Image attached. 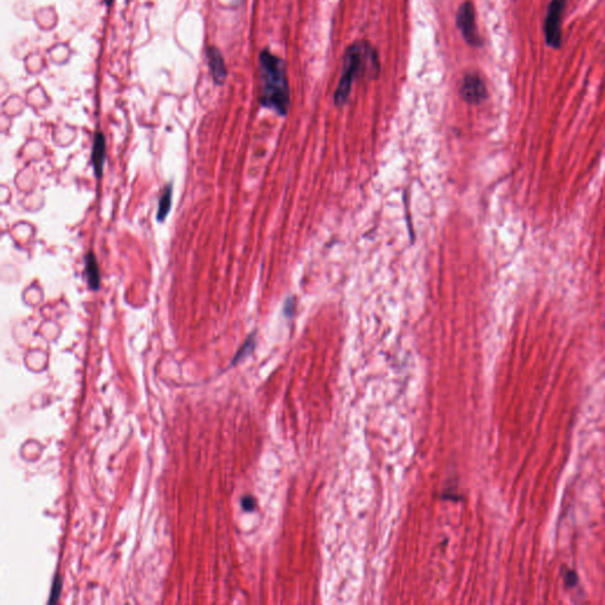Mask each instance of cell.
<instances>
[{
  "label": "cell",
  "instance_id": "obj_14",
  "mask_svg": "<svg viewBox=\"0 0 605 605\" xmlns=\"http://www.w3.org/2000/svg\"><path fill=\"white\" fill-rule=\"evenodd\" d=\"M104 1H105V4L108 5V6L109 5H112V3H113V0H104Z\"/></svg>",
  "mask_w": 605,
  "mask_h": 605
},
{
  "label": "cell",
  "instance_id": "obj_5",
  "mask_svg": "<svg viewBox=\"0 0 605 605\" xmlns=\"http://www.w3.org/2000/svg\"><path fill=\"white\" fill-rule=\"evenodd\" d=\"M460 95L467 103L479 104L487 99V88L478 74H467L463 77Z\"/></svg>",
  "mask_w": 605,
  "mask_h": 605
},
{
  "label": "cell",
  "instance_id": "obj_13",
  "mask_svg": "<svg viewBox=\"0 0 605 605\" xmlns=\"http://www.w3.org/2000/svg\"><path fill=\"white\" fill-rule=\"evenodd\" d=\"M242 510L246 511V512H252V511L255 510V498L251 497V495L242 498Z\"/></svg>",
  "mask_w": 605,
  "mask_h": 605
},
{
  "label": "cell",
  "instance_id": "obj_7",
  "mask_svg": "<svg viewBox=\"0 0 605 605\" xmlns=\"http://www.w3.org/2000/svg\"><path fill=\"white\" fill-rule=\"evenodd\" d=\"M91 160L94 164L96 175L97 177H102L104 162H105V139H104V135L102 133H97L95 135L92 151H91Z\"/></svg>",
  "mask_w": 605,
  "mask_h": 605
},
{
  "label": "cell",
  "instance_id": "obj_8",
  "mask_svg": "<svg viewBox=\"0 0 605 605\" xmlns=\"http://www.w3.org/2000/svg\"><path fill=\"white\" fill-rule=\"evenodd\" d=\"M86 274L88 284L92 290H99L100 287V268L94 253L89 252L86 258Z\"/></svg>",
  "mask_w": 605,
  "mask_h": 605
},
{
  "label": "cell",
  "instance_id": "obj_10",
  "mask_svg": "<svg viewBox=\"0 0 605 605\" xmlns=\"http://www.w3.org/2000/svg\"><path fill=\"white\" fill-rule=\"evenodd\" d=\"M253 348H255V336L252 335V336L247 338L246 342L242 344V348L239 349L237 355L234 356L233 362H232V363H238L240 359H244L245 356H247V355L250 354V352L253 350Z\"/></svg>",
  "mask_w": 605,
  "mask_h": 605
},
{
  "label": "cell",
  "instance_id": "obj_1",
  "mask_svg": "<svg viewBox=\"0 0 605 605\" xmlns=\"http://www.w3.org/2000/svg\"><path fill=\"white\" fill-rule=\"evenodd\" d=\"M259 70L261 79L260 102L279 115H286L290 107V87L284 62L264 50L259 56Z\"/></svg>",
  "mask_w": 605,
  "mask_h": 605
},
{
  "label": "cell",
  "instance_id": "obj_9",
  "mask_svg": "<svg viewBox=\"0 0 605 605\" xmlns=\"http://www.w3.org/2000/svg\"><path fill=\"white\" fill-rule=\"evenodd\" d=\"M172 196H173V186L169 183L168 186L164 188L161 195L160 201H159V207H157V221H162L168 216L170 207H172Z\"/></svg>",
  "mask_w": 605,
  "mask_h": 605
},
{
  "label": "cell",
  "instance_id": "obj_3",
  "mask_svg": "<svg viewBox=\"0 0 605 605\" xmlns=\"http://www.w3.org/2000/svg\"><path fill=\"white\" fill-rule=\"evenodd\" d=\"M567 0H551L544 23L546 44L550 48L562 47V18Z\"/></svg>",
  "mask_w": 605,
  "mask_h": 605
},
{
  "label": "cell",
  "instance_id": "obj_2",
  "mask_svg": "<svg viewBox=\"0 0 605 605\" xmlns=\"http://www.w3.org/2000/svg\"><path fill=\"white\" fill-rule=\"evenodd\" d=\"M380 61L375 49L367 42H356L350 45L344 55V66L337 90L335 92V104L343 105L350 95L351 86L356 78L376 77L380 74Z\"/></svg>",
  "mask_w": 605,
  "mask_h": 605
},
{
  "label": "cell",
  "instance_id": "obj_12",
  "mask_svg": "<svg viewBox=\"0 0 605 605\" xmlns=\"http://www.w3.org/2000/svg\"><path fill=\"white\" fill-rule=\"evenodd\" d=\"M61 591H62L61 576L56 575V577H55V580H53V583H52L51 595H50V600H49V604H53V603H57V602H58V600H60V595H61Z\"/></svg>",
  "mask_w": 605,
  "mask_h": 605
},
{
  "label": "cell",
  "instance_id": "obj_11",
  "mask_svg": "<svg viewBox=\"0 0 605 605\" xmlns=\"http://www.w3.org/2000/svg\"><path fill=\"white\" fill-rule=\"evenodd\" d=\"M563 580H564V584L567 589H575L578 585L580 578H578V575L575 570L565 567L563 570Z\"/></svg>",
  "mask_w": 605,
  "mask_h": 605
},
{
  "label": "cell",
  "instance_id": "obj_4",
  "mask_svg": "<svg viewBox=\"0 0 605 605\" xmlns=\"http://www.w3.org/2000/svg\"><path fill=\"white\" fill-rule=\"evenodd\" d=\"M456 26L467 43L472 47L481 45L482 42L480 38L476 22V9L471 1H466L459 8L458 14H456Z\"/></svg>",
  "mask_w": 605,
  "mask_h": 605
},
{
  "label": "cell",
  "instance_id": "obj_6",
  "mask_svg": "<svg viewBox=\"0 0 605 605\" xmlns=\"http://www.w3.org/2000/svg\"><path fill=\"white\" fill-rule=\"evenodd\" d=\"M207 56L209 69H211V74H212L214 82L216 84H222L225 82L226 76H227L224 57L221 55L220 51L214 47L208 49Z\"/></svg>",
  "mask_w": 605,
  "mask_h": 605
}]
</instances>
